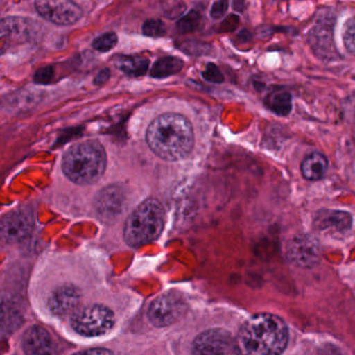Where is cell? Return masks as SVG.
Masks as SVG:
<instances>
[{
    "instance_id": "603a6c76",
    "label": "cell",
    "mask_w": 355,
    "mask_h": 355,
    "mask_svg": "<svg viewBox=\"0 0 355 355\" xmlns=\"http://www.w3.org/2000/svg\"><path fill=\"white\" fill-rule=\"evenodd\" d=\"M180 50L189 55L200 56L210 53L211 46L198 40H184L177 44Z\"/></svg>"
},
{
    "instance_id": "d4e9b609",
    "label": "cell",
    "mask_w": 355,
    "mask_h": 355,
    "mask_svg": "<svg viewBox=\"0 0 355 355\" xmlns=\"http://www.w3.org/2000/svg\"><path fill=\"white\" fill-rule=\"evenodd\" d=\"M143 33L146 37H164L166 33V24L159 19H149L144 23Z\"/></svg>"
},
{
    "instance_id": "8fae6325",
    "label": "cell",
    "mask_w": 355,
    "mask_h": 355,
    "mask_svg": "<svg viewBox=\"0 0 355 355\" xmlns=\"http://www.w3.org/2000/svg\"><path fill=\"white\" fill-rule=\"evenodd\" d=\"M234 340L225 329H209L198 335L193 342V355H231Z\"/></svg>"
},
{
    "instance_id": "cb8c5ba5",
    "label": "cell",
    "mask_w": 355,
    "mask_h": 355,
    "mask_svg": "<svg viewBox=\"0 0 355 355\" xmlns=\"http://www.w3.org/2000/svg\"><path fill=\"white\" fill-rule=\"evenodd\" d=\"M118 35L116 33H106L100 37H96L93 42V48L97 51L108 52L114 49L118 44Z\"/></svg>"
},
{
    "instance_id": "d6a6232c",
    "label": "cell",
    "mask_w": 355,
    "mask_h": 355,
    "mask_svg": "<svg viewBox=\"0 0 355 355\" xmlns=\"http://www.w3.org/2000/svg\"><path fill=\"white\" fill-rule=\"evenodd\" d=\"M110 69L105 68L103 69V70L100 71L99 73H98L97 76L95 77V79H94V83L97 85H103V83H105L106 81L110 79Z\"/></svg>"
},
{
    "instance_id": "83f0119b",
    "label": "cell",
    "mask_w": 355,
    "mask_h": 355,
    "mask_svg": "<svg viewBox=\"0 0 355 355\" xmlns=\"http://www.w3.org/2000/svg\"><path fill=\"white\" fill-rule=\"evenodd\" d=\"M202 77L207 81L213 83H221L223 81V76L220 71L217 68L216 64H211V62L207 64L206 70L202 72Z\"/></svg>"
},
{
    "instance_id": "8992f818",
    "label": "cell",
    "mask_w": 355,
    "mask_h": 355,
    "mask_svg": "<svg viewBox=\"0 0 355 355\" xmlns=\"http://www.w3.org/2000/svg\"><path fill=\"white\" fill-rule=\"evenodd\" d=\"M335 16L331 12H323L311 28L308 35L309 44L314 53L324 60H331L337 58L335 37Z\"/></svg>"
},
{
    "instance_id": "e575fe53",
    "label": "cell",
    "mask_w": 355,
    "mask_h": 355,
    "mask_svg": "<svg viewBox=\"0 0 355 355\" xmlns=\"http://www.w3.org/2000/svg\"><path fill=\"white\" fill-rule=\"evenodd\" d=\"M233 8L237 12H243L244 8H245V0H234Z\"/></svg>"
},
{
    "instance_id": "2e32d148",
    "label": "cell",
    "mask_w": 355,
    "mask_h": 355,
    "mask_svg": "<svg viewBox=\"0 0 355 355\" xmlns=\"http://www.w3.org/2000/svg\"><path fill=\"white\" fill-rule=\"evenodd\" d=\"M23 322V311L20 304L12 300L0 302V336L10 335Z\"/></svg>"
},
{
    "instance_id": "f1b7e54d",
    "label": "cell",
    "mask_w": 355,
    "mask_h": 355,
    "mask_svg": "<svg viewBox=\"0 0 355 355\" xmlns=\"http://www.w3.org/2000/svg\"><path fill=\"white\" fill-rule=\"evenodd\" d=\"M54 76V70L52 67H44L35 72L33 80L37 85H48Z\"/></svg>"
},
{
    "instance_id": "9c48e42d",
    "label": "cell",
    "mask_w": 355,
    "mask_h": 355,
    "mask_svg": "<svg viewBox=\"0 0 355 355\" xmlns=\"http://www.w3.org/2000/svg\"><path fill=\"white\" fill-rule=\"evenodd\" d=\"M35 6L44 19L54 24L72 25L83 17V10L73 0H35Z\"/></svg>"
},
{
    "instance_id": "484cf974",
    "label": "cell",
    "mask_w": 355,
    "mask_h": 355,
    "mask_svg": "<svg viewBox=\"0 0 355 355\" xmlns=\"http://www.w3.org/2000/svg\"><path fill=\"white\" fill-rule=\"evenodd\" d=\"M343 43L347 51L355 56V16L350 18L344 26Z\"/></svg>"
},
{
    "instance_id": "3957f363",
    "label": "cell",
    "mask_w": 355,
    "mask_h": 355,
    "mask_svg": "<svg viewBox=\"0 0 355 355\" xmlns=\"http://www.w3.org/2000/svg\"><path fill=\"white\" fill-rule=\"evenodd\" d=\"M62 166L64 175L75 184L96 183L105 172V150L99 141L76 144L64 154Z\"/></svg>"
},
{
    "instance_id": "30bf717a",
    "label": "cell",
    "mask_w": 355,
    "mask_h": 355,
    "mask_svg": "<svg viewBox=\"0 0 355 355\" xmlns=\"http://www.w3.org/2000/svg\"><path fill=\"white\" fill-rule=\"evenodd\" d=\"M33 227V215L29 211L24 209L12 211L0 219V241L19 243L31 235Z\"/></svg>"
},
{
    "instance_id": "4316f807",
    "label": "cell",
    "mask_w": 355,
    "mask_h": 355,
    "mask_svg": "<svg viewBox=\"0 0 355 355\" xmlns=\"http://www.w3.org/2000/svg\"><path fill=\"white\" fill-rule=\"evenodd\" d=\"M164 16L168 19L181 17L186 10V4L182 0H166L162 4Z\"/></svg>"
},
{
    "instance_id": "7402d4cb",
    "label": "cell",
    "mask_w": 355,
    "mask_h": 355,
    "mask_svg": "<svg viewBox=\"0 0 355 355\" xmlns=\"http://www.w3.org/2000/svg\"><path fill=\"white\" fill-rule=\"evenodd\" d=\"M202 24V17L196 10H190L189 12L182 17L177 23V29L180 33H190L200 28Z\"/></svg>"
},
{
    "instance_id": "7c38bea8",
    "label": "cell",
    "mask_w": 355,
    "mask_h": 355,
    "mask_svg": "<svg viewBox=\"0 0 355 355\" xmlns=\"http://www.w3.org/2000/svg\"><path fill=\"white\" fill-rule=\"evenodd\" d=\"M81 293L74 285H62L56 288L48 300L52 314L58 317L74 314L80 304Z\"/></svg>"
},
{
    "instance_id": "5b68a950",
    "label": "cell",
    "mask_w": 355,
    "mask_h": 355,
    "mask_svg": "<svg viewBox=\"0 0 355 355\" xmlns=\"http://www.w3.org/2000/svg\"><path fill=\"white\" fill-rule=\"evenodd\" d=\"M71 324L83 337H100L114 327V315L107 306L93 304L77 310L73 314Z\"/></svg>"
},
{
    "instance_id": "f546056e",
    "label": "cell",
    "mask_w": 355,
    "mask_h": 355,
    "mask_svg": "<svg viewBox=\"0 0 355 355\" xmlns=\"http://www.w3.org/2000/svg\"><path fill=\"white\" fill-rule=\"evenodd\" d=\"M239 23V16H237V15L235 14H231L230 16H227L223 22H221L220 26H219L218 28V33H232V31H234L237 28Z\"/></svg>"
},
{
    "instance_id": "44dd1931",
    "label": "cell",
    "mask_w": 355,
    "mask_h": 355,
    "mask_svg": "<svg viewBox=\"0 0 355 355\" xmlns=\"http://www.w3.org/2000/svg\"><path fill=\"white\" fill-rule=\"evenodd\" d=\"M267 107L277 116H288L292 110V97L286 91H275L266 98Z\"/></svg>"
},
{
    "instance_id": "ba28073f",
    "label": "cell",
    "mask_w": 355,
    "mask_h": 355,
    "mask_svg": "<svg viewBox=\"0 0 355 355\" xmlns=\"http://www.w3.org/2000/svg\"><path fill=\"white\" fill-rule=\"evenodd\" d=\"M186 310L187 304L185 300L180 294L171 292L159 296L152 302L148 310V318L156 327H166L180 320Z\"/></svg>"
},
{
    "instance_id": "6da1fadb",
    "label": "cell",
    "mask_w": 355,
    "mask_h": 355,
    "mask_svg": "<svg viewBox=\"0 0 355 355\" xmlns=\"http://www.w3.org/2000/svg\"><path fill=\"white\" fill-rule=\"evenodd\" d=\"M289 333L279 317L259 314L243 323L234 340L237 355H279L287 347Z\"/></svg>"
},
{
    "instance_id": "4fadbf2b",
    "label": "cell",
    "mask_w": 355,
    "mask_h": 355,
    "mask_svg": "<svg viewBox=\"0 0 355 355\" xmlns=\"http://www.w3.org/2000/svg\"><path fill=\"white\" fill-rule=\"evenodd\" d=\"M354 225L350 213L342 210H320L314 215L313 227L316 231L346 233Z\"/></svg>"
},
{
    "instance_id": "52a82bcc",
    "label": "cell",
    "mask_w": 355,
    "mask_h": 355,
    "mask_svg": "<svg viewBox=\"0 0 355 355\" xmlns=\"http://www.w3.org/2000/svg\"><path fill=\"white\" fill-rule=\"evenodd\" d=\"M286 257L294 266L304 269L314 268L320 263V243L311 235L300 234L294 236L286 245Z\"/></svg>"
},
{
    "instance_id": "d6986e66",
    "label": "cell",
    "mask_w": 355,
    "mask_h": 355,
    "mask_svg": "<svg viewBox=\"0 0 355 355\" xmlns=\"http://www.w3.org/2000/svg\"><path fill=\"white\" fill-rule=\"evenodd\" d=\"M114 64L128 76L141 77L147 73L150 60L141 56L120 55L114 58Z\"/></svg>"
},
{
    "instance_id": "7a4b0ae2",
    "label": "cell",
    "mask_w": 355,
    "mask_h": 355,
    "mask_svg": "<svg viewBox=\"0 0 355 355\" xmlns=\"http://www.w3.org/2000/svg\"><path fill=\"white\" fill-rule=\"evenodd\" d=\"M150 149L166 162H179L193 149L194 135L191 123L178 114L158 116L147 130Z\"/></svg>"
},
{
    "instance_id": "277c9868",
    "label": "cell",
    "mask_w": 355,
    "mask_h": 355,
    "mask_svg": "<svg viewBox=\"0 0 355 355\" xmlns=\"http://www.w3.org/2000/svg\"><path fill=\"white\" fill-rule=\"evenodd\" d=\"M164 209L159 200H145L131 213L125 223V241L132 248L155 241L164 230Z\"/></svg>"
},
{
    "instance_id": "e0dca14e",
    "label": "cell",
    "mask_w": 355,
    "mask_h": 355,
    "mask_svg": "<svg viewBox=\"0 0 355 355\" xmlns=\"http://www.w3.org/2000/svg\"><path fill=\"white\" fill-rule=\"evenodd\" d=\"M124 204V196L120 189L116 187H108L102 190L96 200L98 212L102 217H112L119 214Z\"/></svg>"
},
{
    "instance_id": "836d02e7",
    "label": "cell",
    "mask_w": 355,
    "mask_h": 355,
    "mask_svg": "<svg viewBox=\"0 0 355 355\" xmlns=\"http://www.w3.org/2000/svg\"><path fill=\"white\" fill-rule=\"evenodd\" d=\"M250 37H252V35H250L248 29H243V31H240L237 35V39L239 40L240 42H242V43H243V42L250 41Z\"/></svg>"
},
{
    "instance_id": "ffe728a7",
    "label": "cell",
    "mask_w": 355,
    "mask_h": 355,
    "mask_svg": "<svg viewBox=\"0 0 355 355\" xmlns=\"http://www.w3.org/2000/svg\"><path fill=\"white\" fill-rule=\"evenodd\" d=\"M183 60L175 56H166L159 58L151 70V76L154 78H166L176 75L183 69Z\"/></svg>"
},
{
    "instance_id": "1f68e13d",
    "label": "cell",
    "mask_w": 355,
    "mask_h": 355,
    "mask_svg": "<svg viewBox=\"0 0 355 355\" xmlns=\"http://www.w3.org/2000/svg\"><path fill=\"white\" fill-rule=\"evenodd\" d=\"M73 355H114V354L105 348H93V349L83 350Z\"/></svg>"
},
{
    "instance_id": "4dcf8cb0",
    "label": "cell",
    "mask_w": 355,
    "mask_h": 355,
    "mask_svg": "<svg viewBox=\"0 0 355 355\" xmlns=\"http://www.w3.org/2000/svg\"><path fill=\"white\" fill-rule=\"evenodd\" d=\"M227 8H229V0H217L211 8V17L215 20L223 18L227 14Z\"/></svg>"
},
{
    "instance_id": "5bb4252c",
    "label": "cell",
    "mask_w": 355,
    "mask_h": 355,
    "mask_svg": "<svg viewBox=\"0 0 355 355\" xmlns=\"http://www.w3.org/2000/svg\"><path fill=\"white\" fill-rule=\"evenodd\" d=\"M25 355H56L55 344L50 334L41 327H31L23 336Z\"/></svg>"
},
{
    "instance_id": "ac0fdd59",
    "label": "cell",
    "mask_w": 355,
    "mask_h": 355,
    "mask_svg": "<svg viewBox=\"0 0 355 355\" xmlns=\"http://www.w3.org/2000/svg\"><path fill=\"white\" fill-rule=\"evenodd\" d=\"M302 176L309 181L322 179L329 170V160L323 154L314 152L304 158L300 166Z\"/></svg>"
},
{
    "instance_id": "9a60e30c",
    "label": "cell",
    "mask_w": 355,
    "mask_h": 355,
    "mask_svg": "<svg viewBox=\"0 0 355 355\" xmlns=\"http://www.w3.org/2000/svg\"><path fill=\"white\" fill-rule=\"evenodd\" d=\"M31 26L22 18H6L0 21V42L24 43L31 35Z\"/></svg>"
}]
</instances>
